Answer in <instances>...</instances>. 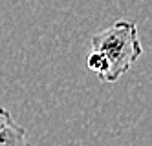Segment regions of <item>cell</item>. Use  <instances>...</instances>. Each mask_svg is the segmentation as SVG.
<instances>
[{"mask_svg": "<svg viewBox=\"0 0 152 146\" xmlns=\"http://www.w3.org/2000/svg\"><path fill=\"white\" fill-rule=\"evenodd\" d=\"M0 146H31L26 130L6 108H0Z\"/></svg>", "mask_w": 152, "mask_h": 146, "instance_id": "2", "label": "cell"}, {"mask_svg": "<svg viewBox=\"0 0 152 146\" xmlns=\"http://www.w3.org/2000/svg\"><path fill=\"white\" fill-rule=\"evenodd\" d=\"M92 51H97L106 62V75L103 82L112 84L123 77L132 64L141 57L143 48L139 42L137 26L130 20H117L92 37Z\"/></svg>", "mask_w": 152, "mask_h": 146, "instance_id": "1", "label": "cell"}]
</instances>
